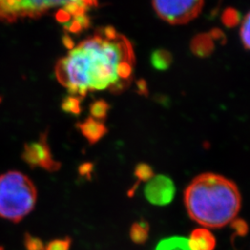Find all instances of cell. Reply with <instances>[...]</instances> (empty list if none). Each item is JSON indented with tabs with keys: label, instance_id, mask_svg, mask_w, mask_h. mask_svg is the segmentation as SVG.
Segmentation results:
<instances>
[{
	"label": "cell",
	"instance_id": "6da1fadb",
	"mask_svg": "<svg viewBox=\"0 0 250 250\" xmlns=\"http://www.w3.org/2000/svg\"><path fill=\"white\" fill-rule=\"evenodd\" d=\"M124 62H134L132 44L113 27H104L61 59L55 73L72 96L83 99L89 91L106 88L119 94L128 87L118 77Z\"/></svg>",
	"mask_w": 250,
	"mask_h": 250
},
{
	"label": "cell",
	"instance_id": "7a4b0ae2",
	"mask_svg": "<svg viewBox=\"0 0 250 250\" xmlns=\"http://www.w3.org/2000/svg\"><path fill=\"white\" fill-rule=\"evenodd\" d=\"M241 194L229 179L215 173H202L185 191L189 217L208 228H223L230 224L241 208Z\"/></svg>",
	"mask_w": 250,
	"mask_h": 250
},
{
	"label": "cell",
	"instance_id": "3957f363",
	"mask_svg": "<svg viewBox=\"0 0 250 250\" xmlns=\"http://www.w3.org/2000/svg\"><path fill=\"white\" fill-rule=\"evenodd\" d=\"M37 191L25 174L10 170L0 175V217L19 223L35 208Z\"/></svg>",
	"mask_w": 250,
	"mask_h": 250
},
{
	"label": "cell",
	"instance_id": "277c9868",
	"mask_svg": "<svg viewBox=\"0 0 250 250\" xmlns=\"http://www.w3.org/2000/svg\"><path fill=\"white\" fill-rule=\"evenodd\" d=\"M70 4L86 7L83 0H0V21L12 23L24 19L39 18L52 9L60 10Z\"/></svg>",
	"mask_w": 250,
	"mask_h": 250
},
{
	"label": "cell",
	"instance_id": "5b68a950",
	"mask_svg": "<svg viewBox=\"0 0 250 250\" xmlns=\"http://www.w3.org/2000/svg\"><path fill=\"white\" fill-rule=\"evenodd\" d=\"M204 0H153L157 14L170 24H186L197 18Z\"/></svg>",
	"mask_w": 250,
	"mask_h": 250
},
{
	"label": "cell",
	"instance_id": "8992f818",
	"mask_svg": "<svg viewBox=\"0 0 250 250\" xmlns=\"http://www.w3.org/2000/svg\"><path fill=\"white\" fill-rule=\"evenodd\" d=\"M21 158L31 168L39 167L47 171H57L62 167L61 162L54 160L46 133L41 134L38 141L26 144Z\"/></svg>",
	"mask_w": 250,
	"mask_h": 250
},
{
	"label": "cell",
	"instance_id": "52a82bcc",
	"mask_svg": "<svg viewBox=\"0 0 250 250\" xmlns=\"http://www.w3.org/2000/svg\"><path fill=\"white\" fill-rule=\"evenodd\" d=\"M173 181L166 175L154 176L146 184L144 193L149 203L155 206L169 205L175 196Z\"/></svg>",
	"mask_w": 250,
	"mask_h": 250
},
{
	"label": "cell",
	"instance_id": "ba28073f",
	"mask_svg": "<svg viewBox=\"0 0 250 250\" xmlns=\"http://www.w3.org/2000/svg\"><path fill=\"white\" fill-rule=\"evenodd\" d=\"M77 128L80 130L85 139L89 142L90 145H95L107 133V128L103 122L97 121L89 117L83 122L77 124Z\"/></svg>",
	"mask_w": 250,
	"mask_h": 250
},
{
	"label": "cell",
	"instance_id": "9c48e42d",
	"mask_svg": "<svg viewBox=\"0 0 250 250\" xmlns=\"http://www.w3.org/2000/svg\"><path fill=\"white\" fill-rule=\"evenodd\" d=\"M188 246L191 250H214L216 238L208 229L197 228L191 232Z\"/></svg>",
	"mask_w": 250,
	"mask_h": 250
},
{
	"label": "cell",
	"instance_id": "30bf717a",
	"mask_svg": "<svg viewBox=\"0 0 250 250\" xmlns=\"http://www.w3.org/2000/svg\"><path fill=\"white\" fill-rule=\"evenodd\" d=\"M214 50V41L208 34H199L191 41V51L199 58L209 57Z\"/></svg>",
	"mask_w": 250,
	"mask_h": 250
},
{
	"label": "cell",
	"instance_id": "8fae6325",
	"mask_svg": "<svg viewBox=\"0 0 250 250\" xmlns=\"http://www.w3.org/2000/svg\"><path fill=\"white\" fill-rule=\"evenodd\" d=\"M150 63L157 71H167L172 63V56L165 49H157L152 52Z\"/></svg>",
	"mask_w": 250,
	"mask_h": 250
},
{
	"label": "cell",
	"instance_id": "7c38bea8",
	"mask_svg": "<svg viewBox=\"0 0 250 250\" xmlns=\"http://www.w3.org/2000/svg\"><path fill=\"white\" fill-rule=\"evenodd\" d=\"M148 233L149 224L144 220L134 223L130 229V237L132 241L138 245H142L146 242L148 238Z\"/></svg>",
	"mask_w": 250,
	"mask_h": 250
},
{
	"label": "cell",
	"instance_id": "4fadbf2b",
	"mask_svg": "<svg viewBox=\"0 0 250 250\" xmlns=\"http://www.w3.org/2000/svg\"><path fill=\"white\" fill-rule=\"evenodd\" d=\"M155 250H191L188 240L185 237L172 236L161 240Z\"/></svg>",
	"mask_w": 250,
	"mask_h": 250
},
{
	"label": "cell",
	"instance_id": "5bb4252c",
	"mask_svg": "<svg viewBox=\"0 0 250 250\" xmlns=\"http://www.w3.org/2000/svg\"><path fill=\"white\" fill-rule=\"evenodd\" d=\"M89 25V18L86 16V14H82L72 17L70 21L64 24V28L67 32L72 34H79L83 30L87 29Z\"/></svg>",
	"mask_w": 250,
	"mask_h": 250
},
{
	"label": "cell",
	"instance_id": "9a60e30c",
	"mask_svg": "<svg viewBox=\"0 0 250 250\" xmlns=\"http://www.w3.org/2000/svg\"><path fill=\"white\" fill-rule=\"evenodd\" d=\"M109 104L104 99H99L94 101L90 105V114L91 117L97 121H103L107 116L109 111Z\"/></svg>",
	"mask_w": 250,
	"mask_h": 250
},
{
	"label": "cell",
	"instance_id": "2e32d148",
	"mask_svg": "<svg viewBox=\"0 0 250 250\" xmlns=\"http://www.w3.org/2000/svg\"><path fill=\"white\" fill-rule=\"evenodd\" d=\"M82 98L77 96H68L63 99L62 108L63 111L72 115H79L82 112Z\"/></svg>",
	"mask_w": 250,
	"mask_h": 250
},
{
	"label": "cell",
	"instance_id": "e0dca14e",
	"mask_svg": "<svg viewBox=\"0 0 250 250\" xmlns=\"http://www.w3.org/2000/svg\"><path fill=\"white\" fill-rule=\"evenodd\" d=\"M134 176L138 182H148L155 176V174L150 165L146 163H139L134 169Z\"/></svg>",
	"mask_w": 250,
	"mask_h": 250
},
{
	"label": "cell",
	"instance_id": "ac0fdd59",
	"mask_svg": "<svg viewBox=\"0 0 250 250\" xmlns=\"http://www.w3.org/2000/svg\"><path fill=\"white\" fill-rule=\"evenodd\" d=\"M240 20H241L240 13L236 9H232V8L225 9L222 16L223 23L225 26L229 28L236 26L239 23Z\"/></svg>",
	"mask_w": 250,
	"mask_h": 250
},
{
	"label": "cell",
	"instance_id": "d6986e66",
	"mask_svg": "<svg viewBox=\"0 0 250 250\" xmlns=\"http://www.w3.org/2000/svg\"><path fill=\"white\" fill-rule=\"evenodd\" d=\"M240 37L244 47L248 50L250 46V14L247 13L245 18L243 19L241 29H240Z\"/></svg>",
	"mask_w": 250,
	"mask_h": 250
},
{
	"label": "cell",
	"instance_id": "ffe728a7",
	"mask_svg": "<svg viewBox=\"0 0 250 250\" xmlns=\"http://www.w3.org/2000/svg\"><path fill=\"white\" fill-rule=\"evenodd\" d=\"M71 246L72 239L70 237H64L49 242L44 250H70Z\"/></svg>",
	"mask_w": 250,
	"mask_h": 250
},
{
	"label": "cell",
	"instance_id": "44dd1931",
	"mask_svg": "<svg viewBox=\"0 0 250 250\" xmlns=\"http://www.w3.org/2000/svg\"><path fill=\"white\" fill-rule=\"evenodd\" d=\"M231 227L233 230V233L236 236H246L248 231H249V226L248 224L246 223V221H244L243 219H233L231 222Z\"/></svg>",
	"mask_w": 250,
	"mask_h": 250
},
{
	"label": "cell",
	"instance_id": "7402d4cb",
	"mask_svg": "<svg viewBox=\"0 0 250 250\" xmlns=\"http://www.w3.org/2000/svg\"><path fill=\"white\" fill-rule=\"evenodd\" d=\"M25 247L27 250H44L45 247L40 239L26 234L25 236Z\"/></svg>",
	"mask_w": 250,
	"mask_h": 250
},
{
	"label": "cell",
	"instance_id": "603a6c76",
	"mask_svg": "<svg viewBox=\"0 0 250 250\" xmlns=\"http://www.w3.org/2000/svg\"><path fill=\"white\" fill-rule=\"evenodd\" d=\"M136 89L137 93L144 97H147L148 96V86L146 82L144 79H139L136 81Z\"/></svg>",
	"mask_w": 250,
	"mask_h": 250
},
{
	"label": "cell",
	"instance_id": "cb8c5ba5",
	"mask_svg": "<svg viewBox=\"0 0 250 250\" xmlns=\"http://www.w3.org/2000/svg\"><path fill=\"white\" fill-rule=\"evenodd\" d=\"M208 35L211 36V38L213 39V41H219V42L222 43L223 45L225 44V42H226L225 35H224V32L221 31L220 29H213V30H211Z\"/></svg>",
	"mask_w": 250,
	"mask_h": 250
},
{
	"label": "cell",
	"instance_id": "d4e9b609",
	"mask_svg": "<svg viewBox=\"0 0 250 250\" xmlns=\"http://www.w3.org/2000/svg\"><path fill=\"white\" fill-rule=\"evenodd\" d=\"M93 167H94V165L90 162H85V163L82 164L79 167V173H80L81 176H85L86 178L90 179L91 173L93 171Z\"/></svg>",
	"mask_w": 250,
	"mask_h": 250
},
{
	"label": "cell",
	"instance_id": "484cf974",
	"mask_svg": "<svg viewBox=\"0 0 250 250\" xmlns=\"http://www.w3.org/2000/svg\"><path fill=\"white\" fill-rule=\"evenodd\" d=\"M63 41H64V45L66 47H68V48H70V49H72L73 48L74 46H73V42H72V39L69 36H65L64 37V39H63Z\"/></svg>",
	"mask_w": 250,
	"mask_h": 250
},
{
	"label": "cell",
	"instance_id": "4316f807",
	"mask_svg": "<svg viewBox=\"0 0 250 250\" xmlns=\"http://www.w3.org/2000/svg\"><path fill=\"white\" fill-rule=\"evenodd\" d=\"M83 2L84 3V5L90 8L93 6H98V0H83Z\"/></svg>",
	"mask_w": 250,
	"mask_h": 250
}]
</instances>
